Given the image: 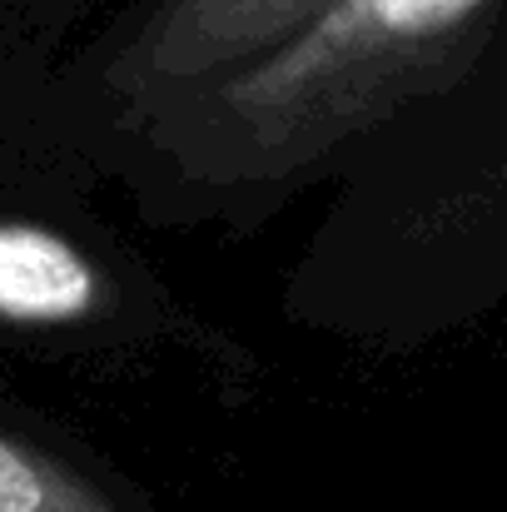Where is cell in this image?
<instances>
[{
	"mask_svg": "<svg viewBox=\"0 0 507 512\" xmlns=\"http://www.w3.org/2000/svg\"><path fill=\"white\" fill-rule=\"evenodd\" d=\"M95 299L90 264L45 229H0V314L10 319H80Z\"/></svg>",
	"mask_w": 507,
	"mask_h": 512,
	"instance_id": "6da1fadb",
	"label": "cell"
},
{
	"mask_svg": "<svg viewBox=\"0 0 507 512\" xmlns=\"http://www.w3.org/2000/svg\"><path fill=\"white\" fill-rule=\"evenodd\" d=\"M324 0H184L169 20L165 50L174 60H214L259 45L264 35L314 15Z\"/></svg>",
	"mask_w": 507,
	"mask_h": 512,
	"instance_id": "7a4b0ae2",
	"label": "cell"
},
{
	"mask_svg": "<svg viewBox=\"0 0 507 512\" xmlns=\"http://www.w3.org/2000/svg\"><path fill=\"white\" fill-rule=\"evenodd\" d=\"M0 512H75V498L50 483L45 463L0 438Z\"/></svg>",
	"mask_w": 507,
	"mask_h": 512,
	"instance_id": "3957f363",
	"label": "cell"
}]
</instances>
